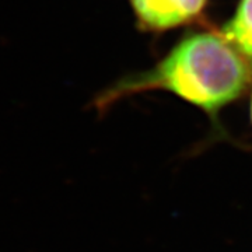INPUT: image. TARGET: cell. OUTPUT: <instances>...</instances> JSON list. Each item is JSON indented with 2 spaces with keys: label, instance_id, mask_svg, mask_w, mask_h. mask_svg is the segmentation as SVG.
Here are the masks:
<instances>
[{
  "label": "cell",
  "instance_id": "obj_4",
  "mask_svg": "<svg viewBox=\"0 0 252 252\" xmlns=\"http://www.w3.org/2000/svg\"><path fill=\"white\" fill-rule=\"evenodd\" d=\"M251 119H252V101H251Z\"/></svg>",
  "mask_w": 252,
  "mask_h": 252
},
{
  "label": "cell",
  "instance_id": "obj_2",
  "mask_svg": "<svg viewBox=\"0 0 252 252\" xmlns=\"http://www.w3.org/2000/svg\"><path fill=\"white\" fill-rule=\"evenodd\" d=\"M207 0H130L142 24L152 30H171L195 20Z\"/></svg>",
  "mask_w": 252,
  "mask_h": 252
},
{
  "label": "cell",
  "instance_id": "obj_3",
  "mask_svg": "<svg viewBox=\"0 0 252 252\" xmlns=\"http://www.w3.org/2000/svg\"><path fill=\"white\" fill-rule=\"evenodd\" d=\"M221 35L252 62V0H240L233 18L223 27Z\"/></svg>",
  "mask_w": 252,
  "mask_h": 252
},
{
  "label": "cell",
  "instance_id": "obj_1",
  "mask_svg": "<svg viewBox=\"0 0 252 252\" xmlns=\"http://www.w3.org/2000/svg\"><path fill=\"white\" fill-rule=\"evenodd\" d=\"M250 81L247 59L223 35L198 32L187 36L152 70L127 76L104 95L108 104L124 95L168 90L215 119L237 99Z\"/></svg>",
  "mask_w": 252,
  "mask_h": 252
}]
</instances>
